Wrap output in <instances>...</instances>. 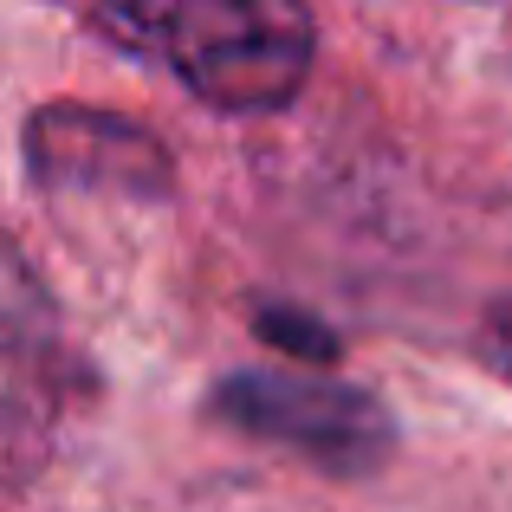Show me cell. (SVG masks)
Instances as JSON below:
<instances>
[{"instance_id":"obj_5","label":"cell","mask_w":512,"mask_h":512,"mask_svg":"<svg viewBox=\"0 0 512 512\" xmlns=\"http://www.w3.org/2000/svg\"><path fill=\"white\" fill-rule=\"evenodd\" d=\"M253 338L273 344L279 357H292V363H312V370H325V363L344 357V338H338V331H331L318 312L286 305V299H260V305H253Z\"/></svg>"},{"instance_id":"obj_3","label":"cell","mask_w":512,"mask_h":512,"mask_svg":"<svg viewBox=\"0 0 512 512\" xmlns=\"http://www.w3.org/2000/svg\"><path fill=\"white\" fill-rule=\"evenodd\" d=\"M0 325H7V344H0V357H7L0 363V415H7L0 428H7V441H0V454H7V480L26 487L39 474V461L52 454V441H59V422L85 396V363L65 344L59 305L39 292L20 247L7 253Z\"/></svg>"},{"instance_id":"obj_2","label":"cell","mask_w":512,"mask_h":512,"mask_svg":"<svg viewBox=\"0 0 512 512\" xmlns=\"http://www.w3.org/2000/svg\"><path fill=\"white\" fill-rule=\"evenodd\" d=\"M208 415L221 428H234V435L286 448L344 480L376 474L402 441L383 396L344 383V376H325V370H273V363L227 370L208 389Z\"/></svg>"},{"instance_id":"obj_6","label":"cell","mask_w":512,"mask_h":512,"mask_svg":"<svg viewBox=\"0 0 512 512\" xmlns=\"http://www.w3.org/2000/svg\"><path fill=\"white\" fill-rule=\"evenodd\" d=\"M487 357H493V370L512 383V292L493 299V312H487Z\"/></svg>"},{"instance_id":"obj_1","label":"cell","mask_w":512,"mask_h":512,"mask_svg":"<svg viewBox=\"0 0 512 512\" xmlns=\"http://www.w3.org/2000/svg\"><path fill=\"white\" fill-rule=\"evenodd\" d=\"M104 39L169 65L175 85L221 117L286 111L318 52V26L286 0H188V7H98Z\"/></svg>"},{"instance_id":"obj_4","label":"cell","mask_w":512,"mask_h":512,"mask_svg":"<svg viewBox=\"0 0 512 512\" xmlns=\"http://www.w3.org/2000/svg\"><path fill=\"white\" fill-rule=\"evenodd\" d=\"M26 175L46 195H130V201H163L175 188L169 150L143 124L91 104H46L26 117Z\"/></svg>"}]
</instances>
